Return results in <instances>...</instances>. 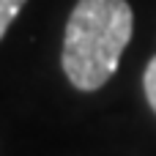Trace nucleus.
Returning <instances> with one entry per match:
<instances>
[{"instance_id":"obj_3","label":"nucleus","mask_w":156,"mask_h":156,"mask_svg":"<svg viewBox=\"0 0 156 156\" xmlns=\"http://www.w3.org/2000/svg\"><path fill=\"white\" fill-rule=\"evenodd\" d=\"M143 88H145V99L151 104V110L156 112V55L148 60L145 74H143Z\"/></svg>"},{"instance_id":"obj_1","label":"nucleus","mask_w":156,"mask_h":156,"mask_svg":"<svg viewBox=\"0 0 156 156\" xmlns=\"http://www.w3.org/2000/svg\"><path fill=\"white\" fill-rule=\"evenodd\" d=\"M134 14L126 0H77L66 33L60 66L77 90H99L115 74L132 41Z\"/></svg>"},{"instance_id":"obj_2","label":"nucleus","mask_w":156,"mask_h":156,"mask_svg":"<svg viewBox=\"0 0 156 156\" xmlns=\"http://www.w3.org/2000/svg\"><path fill=\"white\" fill-rule=\"evenodd\" d=\"M25 3L27 0H0V38L11 27V22L19 16V11L25 8Z\"/></svg>"}]
</instances>
